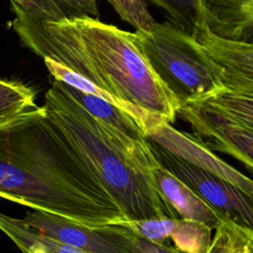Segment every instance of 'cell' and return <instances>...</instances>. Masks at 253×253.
<instances>
[{
	"label": "cell",
	"mask_w": 253,
	"mask_h": 253,
	"mask_svg": "<svg viewBox=\"0 0 253 253\" xmlns=\"http://www.w3.org/2000/svg\"><path fill=\"white\" fill-rule=\"evenodd\" d=\"M0 198L87 226L124 220L43 106L0 124Z\"/></svg>",
	"instance_id": "1"
},
{
	"label": "cell",
	"mask_w": 253,
	"mask_h": 253,
	"mask_svg": "<svg viewBox=\"0 0 253 253\" xmlns=\"http://www.w3.org/2000/svg\"><path fill=\"white\" fill-rule=\"evenodd\" d=\"M10 4V26L37 55L175 124L180 105L149 66L134 33L89 16L43 21Z\"/></svg>",
	"instance_id": "2"
},
{
	"label": "cell",
	"mask_w": 253,
	"mask_h": 253,
	"mask_svg": "<svg viewBox=\"0 0 253 253\" xmlns=\"http://www.w3.org/2000/svg\"><path fill=\"white\" fill-rule=\"evenodd\" d=\"M46 118L116 203L126 220L179 218L154 179L159 163L147 139H134L93 118L53 80L44 96Z\"/></svg>",
	"instance_id": "3"
},
{
	"label": "cell",
	"mask_w": 253,
	"mask_h": 253,
	"mask_svg": "<svg viewBox=\"0 0 253 253\" xmlns=\"http://www.w3.org/2000/svg\"><path fill=\"white\" fill-rule=\"evenodd\" d=\"M134 34L149 66L179 105L224 88L222 70L183 30L165 21Z\"/></svg>",
	"instance_id": "4"
},
{
	"label": "cell",
	"mask_w": 253,
	"mask_h": 253,
	"mask_svg": "<svg viewBox=\"0 0 253 253\" xmlns=\"http://www.w3.org/2000/svg\"><path fill=\"white\" fill-rule=\"evenodd\" d=\"M177 117L211 151L228 154L253 167V97L225 88L179 106Z\"/></svg>",
	"instance_id": "5"
},
{
	"label": "cell",
	"mask_w": 253,
	"mask_h": 253,
	"mask_svg": "<svg viewBox=\"0 0 253 253\" xmlns=\"http://www.w3.org/2000/svg\"><path fill=\"white\" fill-rule=\"evenodd\" d=\"M148 142L161 167L186 184L224 217L253 228L252 198L223 179L172 155L150 140Z\"/></svg>",
	"instance_id": "6"
},
{
	"label": "cell",
	"mask_w": 253,
	"mask_h": 253,
	"mask_svg": "<svg viewBox=\"0 0 253 253\" xmlns=\"http://www.w3.org/2000/svg\"><path fill=\"white\" fill-rule=\"evenodd\" d=\"M24 221L41 233L86 253H134L135 235L120 224L87 226L42 211H29Z\"/></svg>",
	"instance_id": "7"
},
{
	"label": "cell",
	"mask_w": 253,
	"mask_h": 253,
	"mask_svg": "<svg viewBox=\"0 0 253 253\" xmlns=\"http://www.w3.org/2000/svg\"><path fill=\"white\" fill-rule=\"evenodd\" d=\"M144 134L146 139L172 155L223 179L253 198L252 180L216 156L192 133L177 130L162 117L154 115L145 126Z\"/></svg>",
	"instance_id": "8"
},
{
	"label": "cell",
	"mask_w": 253,
	"mask_h": 253,
	"mask_svg": "<svg viewBox=\"0 0 253 253\" xmlns=\"http://www.w3.org/2000/svg\"><path fill=\"white\" fill-rule=\"evenodd\" d=\"M211 61L223 72V87L253 97V45L212 34L207 24L192 36Z\"/></svg>",
	"instance_id": "9"
},
{
	"label": "cell",
	"mask_w": 253,
	"mask_h": 253,
	"mask_svg": "<svg viewBox=\"0 0 253 253\" xmlns=\"http://www.w3.org/2000/svg\"><path fill=\"white\" fill-rule=\"evenodd\" d=\"M154 179L161 197L179 218L202 222L211 229L226 218L160 165L154 170Z\"/></svg>",
	"instance_id": "10"
},
{
	"label": "cell",
	"mask_w": 253,
	"mask_h": 253,
	"mask_svg": "<svg viewBox=\"0 0 253 253\" xmlns=\"http://www.w3.org/2000/svg\"><path fill=\"white\" fill-rule=\"evenodd\" d=\"M209 30L221 38L252 43L253 0H200Z\"/></svg>",
	"instance_id": "11"
},
{
	"label": "cell",
	"mask_w": 253,
	"mask_h": 253,
	"mask_svg": "<svg viewBox=\"0 0 253 253\" xmlns=\"http://www.w3.org/2000/svg\"><path fill=\"white\" fill-rule=\"evenodd\" d=\"M44 64L49 72V74L53 77V80L62 82L76 90H79L81 92H85L88 94H91L93 96H96L102 100L107 101L108 103L114 105L115 107L119 108L121 111L128 115L143 130L146 126V125L149 123L151 118L153 117V113H150L142 108H139L131 103L126 102L112 93L106 91L105 89H102L98 87L97 85L93 84L86 78L82 77L81 75L73 72L72 70L62 66L61 64L50 60V59H43Z\"/></svg>",
	"instance_id": "12"
},
{
	"label": "cell",
	"mask_w": 253,
	"mask_h": 253,
	"mask_svg": "<svg viewBox=\"0 0 253 253\" xmlns=\"http://www.w3.org/2000/svg\"><path fill=\"white\" fill-rule=\"evenodd\" d=\"M0 230L23 253H86L60 243L28 225L24 219L0 212Z\"/></svg>",
	"instance_id": "13"
},
{
	"label": "cell",
	"mask_w": 253,
	"mask_h": 253,
	"mask_svg": "<svg viewBox=\"0 0 253 253\" xmlns=\"http://www.w3.org/2000/svg\"><path fill=\"white\" fill-rule=\"evenodd\" d=\"M61 84L66 92L98 122L120 130L134 139H146L142 128L119 108L96 96L76 90L62 82Z\"/></svg>",
	"instance_id": "14"
},
{
	"label": "cell",
	"mask_w": 253,
	"mask_h": 253,
	"mask_svg": "<svg viewBox=\"0 0 253 253\" xmlns=\"http://www.w3.org/2000/svg\"><path fill=\"white\" fill-rule=\"evenodd\" d=\"M25 12L43 21H60L89 16L99 19L96 0H9Z\"/></svg>",
	"instance_id": "15"
},
{
	"label": "cell",
	"mask_w": 253,
	"mask_h": 253,
	"mask_svg": "<svg viewBox=\"0 0 253 253\" xmlns=\"http://www.w3.org/2000/svg\"><path fill=\"white\" fill-rule=\"evenodd\" d=\"M214 229L207 253H253V228L223 218Z\"/></svg>",
	"instance_id": "16"
},
{
	"label": "cell",
	"mask_w": 253,
	"mask_h": 253,
	"mask_svg": "<svg viewBox=\"0 0 253 253\" xmlns=\"http://www.w3.org/2000/svg\"><path fill=\"white\" fill-rule=\"evenodd\" d=\"M160 9L167 22L193 36L206 24L200 0H144Z\"/></svg>",
	"instance_id": "17"
},
{
	"label": "cell",
	"mask_w": 253,
	"mask_h": 253,
	"mask_svg": "<svg viewBox=\"0 0 253 253\" xmlns=\"http://www.w3.org/2000/svg\"><path fill=\"white\" fill-rule=\"evenodd\" d=\"M35 91L17 81L0 79V124L37 109Z\"/></svg>",
	"instance_id": "18"
},
{
	"label": "cell",
	"mask_w": 253,
	"mask_h": 253,
	"mask_svg": "<svg viewBox=\"0 0 253 253\" xmlns=\"http://www.w3.org/2000/svg\"><path fill=\"white\" fill-rule=\"evenodd\" d=\"M211 229L206 224L177 218L170 239L185 253H207L211 241Z\"/></svg>",
	"instance_id": "19"
},
{
	"label": "cell",
	"mask_w": 253,
	"mask_h": 253,
	"mask_svg": "<svg viewBox=\"0 0 253 253\" xmlns=\"http://www.w3.org/2000/svg\"><path fill=\"white\" fill-rule=\"evenodd\" d=\"M176 219L169 216H155L137 220H125L120 225L128 228L136 237L153 243L163 244L166 240L170 239Z\"/></svg>",
	"instance_id": "20"
},
{
	"label": "cell",
	"mask_w": 253,
	"mask_h": 253,
	"mask_svg": "<svg viewBox=\"0 0 253 253\" xmlns=\"http://www.w3.org/2000/svg\"><path fill=\"white\" fill-rule=\"evenodd\" d=\"M134 253H185L175 246H166L164 244H157L145 239L134 238Z\"/></svg>",
	"instance_id": "21"
}]
</instances>
